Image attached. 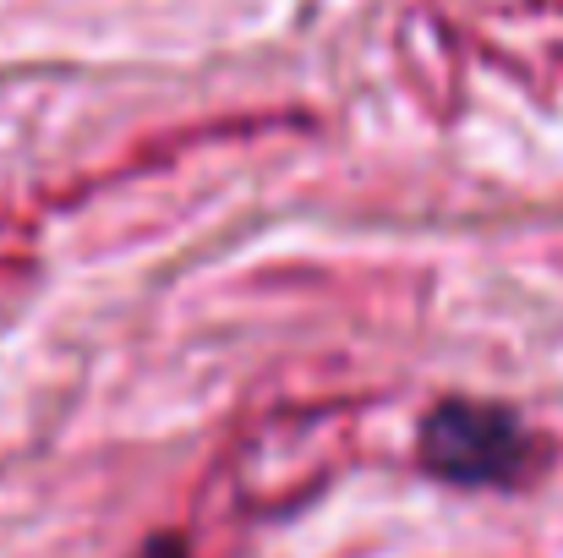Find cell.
Masks as SVG:
<instances>
[{
    "label": "cell",
    "mask_w": 563,
    "mask_h": 558,
    "mask_svg": "<svg viewBox=\"0 0 563 558\" xmlns=\"http://www.w3.org/2000/svg\"><path fill=\"white\" fill-rule=\"evenodd\" d=\"M531 460V438L515 411L487 400H443L421 422V466L443 482H509Z\"/></svg>",
    "instance_id": "obj_1"
}]
</instances>
